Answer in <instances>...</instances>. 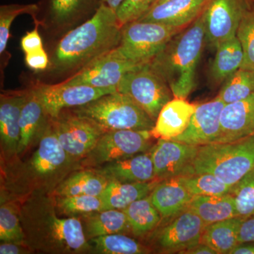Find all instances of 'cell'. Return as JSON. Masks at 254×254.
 Masks as SVG:
<instances>
[{
  "mask_svg": "<svg viewBox=\"0 0 254 254\" xmlns=\"http://www.w3.org/2000/svg\"><path fill=\"white\" fill-rule=\"evenodd\" d=\"M34 250L28 244L3 242L0 245L1 254H26L33 253Z\"/></svg>",
  "mask_w": 254,
  "mask_h": 254,
  "instance_id": "cell-44",
  "label": "cell"
},
{
  "mask_svg": "<svg viewBox=\"0 0 254 254\" xmlns=\"http://www.w3.org/2000/svg\"><path fill=\"white\" fill-rule=\"evenodd\" d=\"M87 240L115 233L130 232L126 214L123 210L108 209L81 216Z\"/></svg>",
  "mask_w": 254,
  "mask_h": 254,
  "instance_id": "cell-27",
  "label": "cell"
},
{
  "mask_svg": "<svg viewBox=\"0 0 254 254\" xmlns=\"http://www.w3.org/2000/svg\"><path fill=\"white\" fill-rule=\"evenodd\" d=\"M50 120V117L32 87L31 89L27 90L21 110L18 156L27 153L37 142L39 143L49 125Z\"/></svg>",
  "mask_w": 254,
  "mask_h": 254,
  "instance_id": "cell-19",
  "label": "cell"
},
{
  "mask_svg": "<svg viewBox=\"0 0 254 254\" xmlns=\"http://www.w3.org/2000/svg\"><path fill=\"white\" fill-rule=\"evenodd\" d=\"M25 62L28 67L35 71L46 69L50 64L49 57L44 48L25 54Z\"/></svg>",
  "mask_w": 254,
  "mask_h": 254,
  "instance_id": "cell-41",
  "label": "cell"
},
{
  "mask_svg": "<svg viewBox=\"0 0 254 254\" xmlns=\"http://www.w3.org/2000/svg\"><path fill=\"white\" fill-rule=\"evenodd\" d=\"M183 254H218L211 247L203 243H198V245L189 249L182 252Z\"/></svg>",
  "mask_w": 254,
  "mask_h": 254,
  "instance_id": "cell-45",
  "label": "cell"
},
{
  "mask_svg": "<svg viewBox=\"0 0 254 254\" xmlns=\"http://www.w3.org/2000/svg\"><path fill=\"white\" fill-rule=\"evenodd\" d=\"M254 5V0H208L200 14L205 43L215 49L220 43L236 36L242 18Z\"/></svg>",
  "mask_w": 254,
  "mask_h": 254,
  "instance_id": "cell-11",
  "label": "cell"
},
{
  "mask_svg": "<svg viewBox=\"0 0 254 254\" xmlns=\"http://www.w3.org/2000/svg\"><path fill=\"white\" fill-rule=\"evenodd\" d=\"M254 134V93L225 104L220 115V133L215 143L237 141Z\"/></svg>",
  "mask_w": 254,
  "mask_h": 254,
  "instance_id": "cell-18",
  "label": "cell"
},
{
  "mask_svg": "<svg viewBox=\"0 0 254 254\" xmlns=\"http://www.w3.org/2000/svg\"><path fill=\"white\" fill-rule=\"evenodd\" d=\"M123 211L126 214L130 232L137 237H144L154 231L163 218L150 195L133 202Z\"/></svg>",
  "mask_w": 254,
  "mask_h": 254,
  "instance_id": "cell-30",
  "label": "cell"
},
{
  "mask_svg": "<svg viewBox=\"0 0 254 254\" xmlns=\"http://www.w3.org/2000/svg\"><path fill=\"white\" fill-rule=\"evenodd\" d=\"M188 208L197 214L205 225L237 217L236 203L232 193L194 195Z\"/></svg>",
  "mask_w": 254,
  "mask_h": 254,
  "instance_id": "cell-26",
  "label": "cell"
},
{
  "mask_svg": "<svg viewBox=\"0 0 254 254\" xmlns=\"http://www.w3.org/2000/svg\"><path fill=\"white\" fill-rule=\"evenodd\" d=\"M36 193L19 205L26 242L33 250L49 254H78L91 251L77 217L60 218L55 196Z\"/></svg>",
  "mask_w": 254,
  "mask_h": 254,
  "instance_id": "cell-1",
  "label": "cell"
},
{
  "mask_svg": "<svg viewBox=\"0 0 254 254\" xmlns=\"http://www.w3.org/2000/svg\"><path fill=\"white\" fill-rule=\"evenodd\" d=\"M177 178L193 196L228 194L233 188L209 173L190 174Z\"/></svg>",
  "mask_w": 254,
  "mask_h": 254,
  "instance_id": "cell-34",
  "label": "cell"
},
{
  "mask_svg": "<svg viewBox=\"0 0 254 254\" xmlns=\"http://www.w3.org/2000/svg\"><path fill=\"white\" fill-rule=\"evenodd\" d=\"M100 4V0H48V16L55 26L66 27L96 11Z\"/></svg>",
  "mask_w": 254,
  "mask_h": 254,
  "instance_id": "cell-31",
  "label": "cell"
},
{
  "mask_svg": "<svg viewBox=\"0 0 254 254\" xmlns=\"http://www.w3.org/2000/svg\"><path fill=\"white\" fill-rule=\"evenodd\" d=\"M140 64H142L127 60L115 48L87 64L63 83L118 90L119 83L125 73Z\"/></svg>",
  "mask_w": 254,
  "mask_h": 254,
  "instance_id": "cell-13",
  "label": "cell"
},
{
  "mask_svg": "<svg viewBox=\"0 0 254 254\" xmlns=\"http://www.w3.org/2000/svg\"><path fill=\"white\" fill-rule=\"evenodd\" d=\"M198 147L172 139L158 138L151 148L156 180L161 181L190 174Z\"/></svg>",
  "mask_w": 254,
  "mask_h": 254,
  "instance_id": "cell-15",
  "label": "cell"
},
{
  "mask_svg": "<svg viewBox=\"0 0 254 254\" xmlns=\"http://www.w3.org/2000/svg\"><path fill=\"white\" fill-rule=\"evenodd\" d=\"M225 105L218 97L197 105L187 129L172 140L195 146L215 143L220 133V115Z\"/></svg>",
  "mask_w": 254,
  "mask_h": 254,
  "instance_id": "cell-16",
  "label": "cell"
},
{
  "mask_svg": "<svg viewBox=\"0 0 254 254\" xmlns=\"http://www.w3.org/2000/svg\"><path fill=\"white\" fill-rule=\"evenodd\" d=\"M236 36L244 53L241 68L254 71V5L242 18Z\"/></svg>",
  "mask_w": 254,
  "mask_h": 254,
  "instance_id": "cell-39",
  "label": "cell"
},
{
  "mask_svg": "<svg viewBox=\"0 0 254 254\" xmlns=\"http://www.w3.org/2000/svg\"><path fill=\"white\" fill-rule=\"evenodd\" d=\"M230 254H254V242L239 244Z\"/></svg>",
  "mask_w": 254,
  "mask_h": 254,
  "instance_id": "cell-46",
  "label": "cell"
},
{
  "mask_svg": "<svg viewBox=\"0 0 254 254\" xmlns=\"http://www.w3.org/2000/svg\"><path fill=\"white\" fill-rule=\"evenodd\" d=\"M159 180L138 183L109 181L102 194L103 210H123L133 202L150 195Z\"/></svg>",
  "mask_w": 254,
  "mask_h": 254,
  "instance_id": "cell-25",
  "label": "cell"
},
{
  "mask_svg": "<svg viewBox=\"0 0 254 254\" xmlns=\"http://www.w3.org/2000/svg\"><path fill=\"white\" fill-rule=\"evenodd\" d=\"M50 118L63 110L77 108L98 99L103 95L118 91L116 88H101L87 85L39 83L33 87Z\"/></svg>",
  "mask_w": 254,
  "mask_h": 254,
  "instance_id": "cell-14",
  "label": "cell"
},
{
  "mask_svg": "<svg viewBox=\"0 0 254 254\" xmlns=\"http://www.w3.org/2000/svg\"><path fill=\"white\" fill-rule=\"evenodd\" d=\"M76 163L60 144L50 120L36 151L11 175L10 187L23 198L33 193H51L76 168Z\"/></svg>",
  "mask_w": 254,
  "mask_h": 254,
  "instance_id": "cell-4",
  "label": "cell"
},
{
  "mask_svg": "<svg viewBox=\"0 0 254 254\" xmlns=\"http://www.w3.org/2000/svg\"><path fill=\"white\" fill-rule=\"evenodd\" d=\"M205 226L201 218L187 208L168 218L154 232L153 245L160 253L182 254L200 243Z\"/></svg>",
  "mask_w": 254,
  "mask_h": 254,
  "instance_id": "cell-12",
  "label": "cell"
},
{
  "mask_svg": "<svg viewBox=\"0 0 254 254\" xmlns=\"http://www.w3.org/2000/svg\"><path fill=\"white\" fill-rule=\"evenodd\" d=\"M39 11L38 5L5 4L0 6V53H4L10 37V28L13 21L21 14H29L36 20V15Z\"/></svg>",
  "mask_w": 254,
  "mask_h": 254,
  "instance_id": "cell-37",
  "label": "cell"
},
{
  "mask_svg": "<svg viewBox=\"0 0 254 254\" xmlns=\"http://www.w3.org/2000/svg\"><path fill=\"white\" fill-rule=\"evenodd\" d=\"M55 202L57 210L68 217L78 218L82 215L103 210V201L100 195L55 196Z\"/></svg>",
  "mask_w": 254,
  "mask_h": 254,
  "instance_id": "cell-35",
  "label": "cell"
},
{
  "mask_svg": "<svg viewBox=\"0 0 254 254\" xmlns=\"http://www.w3.org/2000/svg\"><path fill=\"white\" fill-rule=\"evenodd\" d=\"M21 47L25 54L43 49V41L38 28L28 32L21 40Z\"/></svg>",
  "mask_w": 254,
  "mask_h": 254,
  "instance_id": "cell-42",
  "label": "cell"
},
{
  "mask_svg": "<svg viewBox=\"0 0 254 254\" xmlns=\"http://www.w3.org/2000/svg\"><path fill=\"white\" fill-rule=\"evenodd\" d=\"M0 240L27 244L20 220L19 206L14 202H5L0 207Z\"/></svg>",
  "mask_w": 254,
  "mask_h": 254,
  "instance_id": "cell-36",
  "label": "cell"
},
{
  "mask_svg": "<svg viewBox=\"0 0 254 254\" xmlns=\"http://www.w3.org/2000/svg\"><path fill=\"white\" fill-rule=\"evenodd\" d=\"M26 93L6 92L0 98V138L1 155L10 161L18 156L19 145L20 118Z\"/></svg>",
  "mask_w": 254,
  "mask_h": 254,
  "instance_id": "cell-17",
  "label": "cell"
},
{
  "mask_svg": "<svg viewBox=\"0 0 254 254\" xmlns=\"http://www.w3.org/2000/svg\"><path fill=\"white\" fill-rule=\"evenodd\" d=\"M95 169L109 181L138 183L156 180L151 149Z\"/></svg>",
  "mask_w": 254,
  "mask_h": 254,
  "instance_id": "cell-21",
  "label": "cell"
},
{
  "mask_svg": "<svg viewBox=\"0 0 254 254\" xmlns=\"http://www.w3.org/2000/svg\"><path fill=\"white\" fill-rule=\"evenodd\" d=\"M108 182L95 168H87L70 174L50 193L54 196L100 195Z\"/></svg>",
  "mask_w": 254,
  "mask_h": 254,
  "instance_id": "cell-24",
  "label": "cell"
},
{
  "mask_svg": "<svg viewBox=\"0 0 254 254\" xmlns=\"http://www.w3.org/2000/svg\"><path fill=\"white\" fill-rule=\"evenodd\" d=\"M150 196L163 218L168 219L188 208L193 195L175 177L159 181Z\"/></svg>",
  "mask_w": 254,
  "mask_h": 254,
  "instance_id": "cell-23",
  "label": "cell"
},
{
  "mask_svg": "<svg viewBox=\"0 0 254 254\" xmlns=\"http://www.w3.org/2000/svg\"><path fill=\"white\" fill-rule=\"evenodd\" d=\"M201 16L173 37L149 62L173 93L174 98L187 99L195 87V74L205 43Z\"/></svg>",
  "mask_w": 254,
  "mask_h": 254,
  "instance_id": "cell-3",
  "label": "cell"
},
{
  "mask_svg": "<svg viewBox=\"0 0 254 254\" xmlns=\"http://www.w3.org/2000/svg\"><path fill=\"white\" fill-rule=\"evenodd\" d=\"M185 28L138 20L131 21L122 27L121 40L116 50L124 58L133 63H149Z\"/></svg>",
  "mask_w": 254,
  "mask_h": 254,
  "instance_id": "cell-7",
  "label": "cell"
},
{
  "mask_svg": "<svg viewBox=\"0 0 254 254\" xmlns=\"http://www.w3.org/2000/svg\"><path fill=\"white\" fill-rule=\"evenodd\" d=\"M237 217L245 220L254 214V168L233 187Z\"/></svg>",
  "mask_w": 254,
  "mask_h": 254,
  "instance_id": "cell-38",
  "label": "cell"
},
{
  "mask_svg": "<svg viewBox=\"0 0 254 254\" xmlns=\"http://www.w3.org/2000/svg\"><path fill=\"white\" fill-rule=\"evenodd\" d=\"M168 1V0H155L154 2H153V4L152 5V6H154V5L158 4H160V3H162L163 2V1ZM151 6H150V7H151Z\"/></svg>",
  "mask_w": 254,
  "mask_h": 254,
  "instance_id": "cell-48",
  "label": "cell"
},
{
  "mask_svg": "<svg viewBox=\"0 0 254 254\" xmlns=\"http://www.w3.org/2000/svg\"><path fill=\"white\" fill-rule=\"evenodd\" d=\"M71 110L105 132L123 129L151 131L155 127V122L144 110L119 91Z\"/></svg>",
  "mask_w": 254,
  "mask_h": 254,
  "instance_id": "cell-6",
  "label": "cell"
},
{
  "mask_svg": "<svg viewBox=\"0 0 254 254\" xmlns=\"http://www.w3.org/2000/svg\"><path fill=\"white\" fill-rule=\"evenodd\" d=\"M238 241L239 244L254 242V214L242 222L239 232Z\"/></svg>",
  "mask_w": 254,
  "mask_h": 254,
  "instance_id": "cell-43",
  "label": "cell"
},
{
  "mask_svg": "<svg viewBox=\"0 0 254 254\" xmlns=\"http://www.w3.org/2000/svg\"><path fill=\"white\" fill-rule=\"evenodd\" d=\"M155 0H125L117 11L118 21L122 26L136 21L150 9Z\"/></svg>",
  "mask_w": 254,
  "mask_h": 254,
  "instance_id": "cell-40",
  "label": "cell"
},
{
  "mask_svg": "<svg viewBox=\"0 0 254 254\" xmlns=\"http://www.w3.org/2000/svg\"><path fill=\"white\" fill-rule=\"evenodd\" d=\"M243 220L236 217L206 225L200 243L211 247L218 254H231L239 245V232Z\"/></svg>",
  "mask_w": 254,
  "mask_h": 254,
  "instance_id": "cell-29",
  "label": "cell"
},
{
  "mask_svg": "<svg viewBox=\"0 0 254 254\" xmlns=\"http://www.w3.org/2000/svg\"><path fill=\"white\" fill-rule=\"evenodd\" d=\"M154 136L146 130H113L105 132L93 149L81 160L82 166L98 168L105 164L148 151Z\"/></svg>",
  "mask_w": 254,
  "mask_h": 254,
  "instance_id": "cell-9",
  "label": "cell"
},
{
  "mask_svg": "<svg viewBox=\"0 0 254 254\" xmlns=\"http://www.w3.org/2000/svg\"><path fill=\"white\" fill-rule=\"evenodd\" d=\"M50 122L60 144L77 162L93 149L105 132L71 109L63 110L56 118H50Z\"/></svg>",
  "mask_w": 254,
  "mask_h": 254,
  "instance_id": "cell-10",
  "label": "cell"
},
{
  "mask_svg": "<svg viewBox=\"0 0 254 254\" xmlns=\"http://www.w3.org/2000/svg\"><path fill=\"white\" fill-rule=\"evenodd\" d=\"M254 93V71L239 68L224 82L218 98L225 104L245 99Z\"/></svg>",
  "mask_w": 254,
  "mask_h": 254,
  "instance_id": "cell-33",
  "label": "cell"
},
{
  "mask_svg": "<svg viewBox=\"0 0 254 254\" xmlns=\"http://www.w3.org/2000/svg\"><path fill=\"white\" fill-rule=\"evenodd\" d=\"M208 0H168L152 6L138 21L185 28L201 14Z\"/></svg>",
  "mask_w": 254,
  "mask_h": 254,
  "instance_id": "cell-20",
  "label": "cell"
},
{
  "mask_svg": "<svg viewBox=\"0 0 254 254\" xmlns=\"http://www.w3.org/2000/svg\"><path fill=\"white\" fill-rule=\"evenodd\" d=\"M122 27L116 11L100 4L91 18L60 40L52 55L50 68L58 73L81 69L119 46Z\"/></svg>",
  "mask_w": 254,
  "mask_h": 254,
  "instance_id": "cell-2",
  "label": "cell"
},
{
  "mask_svg": "<svg viewBox=\"0 0 254 254\" xmlns=\"http://www.w3.org/2000/svg\"><path fill=\"white\" fill-rule=\"evenodd\" d=\"M91 251L104 254H149L151 250L124 233L110 234L88 240Z\"/></svg>",
  "mask_w": 254,
  "mask_h": 254,
  "instance_id": "cell-32",
  "label": "cell"
},
{
  "mask_svg": "<svg viewBox=\"0 0 254 254\" xmlns=\"http://www.w3.org/2000/svg\"><path fill=\"white\" fill-rule=\"evenodd\" d=\"M254 168V134L237 141L198 147L190 174H211L234 187Z\"/></svg>",
  "mask_w": 254,
  "mask_h": 254,
  "instance_id": "cell-5",
  "label": "cell"
},
{
  "mask_svg": "<svg viewBox=\"0 0 254 254\" xmlns=\"http://www.w3.org/2000/svg\"><path fill=\"white\" fill-rule=\"evenodd\" d=\"M210 68L212 81L221 84L241 68L244 60L242 46L237 36L220 43Z\"/></svg>",
  "mask_w": 254,
  "mask_h": 254,
  "instance_id": "cell-28",
  "label": "cell"
},
{
  "mask_svg": "<svg viewBox=\"0 0 254 254\" xmlns=\"http://www.w3.org/2000/svg\"><path fill=\"white\" fill-rule=\"evenodd\" d=\"M100 4L106 5L109 6L115 11H118L119 7L121 6L122 4L125 1V0H100Z\"/></svg>",
  "mask_w": 254,
  "mask_h": 254,
  "instance_id": "cell-47",
  "label": "cell"
},
{
  "mask_svg": "<svg viewBox=\"0 0 254 254\" xmlns=\"http://www.w3.org/2000/svg\"><path fill=\"white\" fill-rule=\"evenodd\" d=\"M197 105L183 98H173L164 105L151 130L155 138L173 139L180 136L190 125Z\"/></svg>",
  "mask_w": 254,
  "mask_h": 254,
  "instance_id": "cell-22",
  "label": "cell"
},
{
  "mask_svg": "<svg viewBox=\"0 0 254 254\" xmlns=\"http://www.w3.org/2000/svg\"><path fill=\"white\" fill-rule=\"evenodd\" d=\"M118 91L129 97L155 122L164 105L174 98L168 84L149 63L138 65L125 73Z\"/></svg>",
  "mask_w": 254,
  "mask_h": 254,
  "instance_id": "cell-8",
  "label": "cell"
}]
</instances>
